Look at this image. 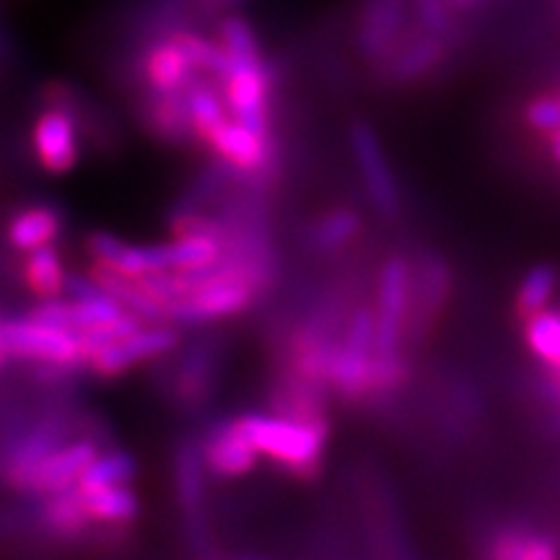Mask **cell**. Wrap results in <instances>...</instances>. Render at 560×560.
<instances>
[{"label": "cell", "instance_id": "16", "mask_svg": "<svg viewBox=\"0 0 560 560\" xmlns=\"http://www.w3.org/2000/svg\"><path fill=\"white\" fill-rule=\"evenodd\" d=\"M145 125L170 143H185L187 138H195L187 89L170 91V94L151 91V100L145 104Z\"/></svg>", "mask_w": 560, "mask_h": 560}, {"label": "cell", "instance_id": "12", "mask_svg": "<svg viewBox=\"0 0 560 560\" xmlns=\"http://www.w3.org/2000/svg\"><path fill=\"white\" fill-rule=\"evenodd\" d=\"M257 457H260V452L236 429V423H223L213 429L202 444L206 467L219 478H242V475L255 470Z\"/></svg>", "mask_w": 560, "mask_h": 560}, {"label": "cell", "instance_id": "27", "mask_svg": "<svg viewBox=\"0 0 560 560\" xmlns=\"http://www.w3.org/2000/svg\"><path fill=\"white\" fill-rule=\"evenodd\" d=\"M219 45L223 47L229 60H240V58H252V55H260V37H257L255 26L249 24L244 16H236L231 13L221 21L219 26Z\"/></svg>", "mask_w": 560, "mask_h": 560}, {"label": "cell", "instance_id": "32", "mask_svg": "<svg viewBox=\"0 0 560 560\" xmlns=\"http://www.w3.org/2000/svg\"><path fill=\"white\" fill-rule=\"evenodd\" d=\"M192 3H198L206 11H226L231 5H240L242 0H192Z\"/></svg>", "mask_w": 560, "mask_h": 560}, {"label": "cell", "instance_id": "11", "mask_svg": "<svg viewBox=\"0 0 560 560\" xmlns=\"http://www.w3.org/2000/svg\"><path fill=\"white\" fill-rule=\"evenodd\" d=\"M96 459V446L91 441H73L68 446H58L39 462L37 470L30 475L24 490L30 493L50 495L58 490L73 488L83 470Z\"/></svg>", "mask_w": 560, "mask_h": 560}, {"label": "cell", "instance_id": "5", "mask_svg": "<svg viewBox=\"0 0 560 560\" xmlns=\"http://www.w3.org/2000/svg\"><path fill=\"white\" fill-rule=\"evenodd\" d=\"M412 270L402 257L384 262L376 299V355H400L402 327L408 319Z\"/></svg>", "mask_w": 560, "mask_h": 560}, {"label": "cell", "instance_id": "1", "mask_svg": "<svg viewBox=\"0 0 560 560\" xmlns=\"http://www.w3.org/2000/svg\"><path fill=\"white\" fill-rule=\"evenodd\" d=\"M234 423L252 441L257 452L283 465L285 470L306 478L319 465L327 441V423L322 418L291 420L262 416V412H247Z\"/></svg>", "mask_w": 560, "mask_h": 560}, {"label": "cell", "instance_id": "35", "mask_svg": "<svg viewBox=\"0 0 560 560\" xmlns=\"http://www.w3.org/2000/svg\"><path fill=\"white\" fill-rule=\"evenodd\" d=\"M457 3H467V0H457Z\"/></svg>", "mask_w": 560, "mask_h": 560}, {"label": "cell", "instance_id": "26", "mask_svg": "<svg viewBox=\"0 0 560 560\" xmlns=\"http://www.w3.org/2000/svg\"><path fill=\"white\" fill-rule=\"evenodd\" d=\"M441 58V39L429 37L418 39L416 45L405 47V50L392 60V79L397 81H412L418 75L429 73V70L436 66V60Z\"/></svg>", "mask_w": 560, "mask_h": 560}, {"label": "cell", "instance_id": "21", "mask_svg": "<svg viewBox=\"0 0 560 560\" xmlns=\"http://www.w3.org/2000/svg\"><path fill=\"white\" fill-rule=\"evenodd\" d=\"M45 506H42V522H45V527L62 537L81 535L89 522V514L86 506H83V495L79 493V488L73 486L58 490V493L45 495Z\"/></svg>", "mask_w": 560, "mask_h": 560}, {"label": "cell", "instance_id": "15", "mask_svg": "<svg viewBox=\"0 0 560 560\" xmlns=\"http://www.w3.org/2000/svg\"><path fill=\"white\" fill-rule=\"evenodd\" d=\"M374 350L350 346L342 340L332 346L330 363H327V382L340 392L346 400H361L371 395V366H374Z\"/></svg>", "mask_w": 560, "mask_h": 560}, {"label": "cell", "instance_id": "3", "mask_svg": "<svg viewBox=\"0 0 560 560\" xmlns=\"http://www.w3.org/2000/svg\"><path fill=\"white\" fill-rule=\"evenodd\" d=\"M221 94L234 120L247 128L270 136V91H272V70L265 55H252V58L229 60L226 73H223Z\"/></svg>", "mask_w": 560, "mask_h": 560}, {"label": "cell", "instance_id": "30", "mask_svg": "<svg viewBox=\"0 0 560 560\" xmlns=\"http://www.w3.org/2000/svg\"><path fill=\"white\" fill-rule=\"evenodd\" d=\"M418 16L420 24H423L433 37H439V34L450 30V16H446L441 0H418Z\"/></svg>", "mask_w": 560, "mask_h": 560}, {"label": "cell", "instance_id": "8", "mask_svg": "<svg viewBox=\"0 0 560 560\" xmlns=\"http://www.w3.org/2000/svg\"><path fill=\"white\" fill-rule=\"evenodd\" d=\"M32 145L42 170L50 174H68L73 170L81 159L79 120L73 117V112L58 107V104L42 112L34 122Z\"/></svg>", "mask_w": 560, "mask_h": 560}, {"label": "cell", "instance_id": "23", "mask_svg": "<svg viewBox=\"0 0 560 560\" xmlns=\"http://www.w3.org/2000/svg\"><path fill=\"white\" fill-rule=\"evenodd\" d=\"M24 278L30 283V289L42 299H60L66 293V268L58 249L52 244L30 252L24 265Z\"/></svg>", "mask_w": 560, "mask_h": 560}, {"label": "cell", "instance_id": "10", "mask_svg": "<svg viewBox=\"0 0 560 560\" xmlns=\"http://www.w3.org/2000/svg\"><path fill=\"white\" fill-rule=\"evenodd\" d=\"M208 145L223 164L236 172L255 174L270 164V136L247 128V125L234 120V117H229L226 122L213 130V136L208 138Z\"/></svg>", "mask_w": 560, "mask_h": 560}, {"label": "cell", "instance_id": "28", "mask_svg": "<svg viewBox=\"0 0 560 560\" xmlns=\"http://www.w3.org/2000/svg\"><path fill=\"white\" fill-rule=\"evenodd\" d=\"M355 234H359V215L350 210H335L314 229V247L319 252H335L346 247Z\"/></svg>", "mask_w": 560, "mask_h": 560}, {"label": "cell", "instance_id": "18", "mask_svg": "<svg viewBox=\"0 0 560 560\" xmlns=\"http://www.w3.org/2000/svg\"><path fill=\"white\" fill-rule=\"evenodd\" d=\"M490 560H560V542L542 532L511 527L495 535L488 550Z\"/></svg>", "mask_w": 560, "mask_h": 560}, {"label": "cell", "instance_id": "25", "mask_svg": "<svg viewBox=\"0 0 560 560\" xmlns=\"http://www.w3.org/2000/svg\"><path fill=\"white\" fill-rule=\"evenodd\" d=\"M558 285V272L550 265H535L527 276L522 278L520 291H516V314L520 317H532L548 306Z\"/></svg>", "mask_w": 560, "mask_h": 560}, {"label": "cell", "instance_id": "29", "mask_svg": "<svg viewBox=\"0 0 560 560\" xmlns=\"http://www.w3.org/2000/svg\"><path fill=\"white\" fill-rule=\"evenodd\" d=\"M524 120L532 130L548 132V136H558L560 132V94H545L537 96L524 109Z\"/></svg>", "mask_w": 560, "mask_h": 560}, {"label": "cell", "instance_id": "22", "mask_svg": "<svg viewBox=\"0 0 560 560\" xmlns=\"http://www.w3.org/2000/svg\"><path fill=\"white\" fill-rule=\"evenodd\" d=\"M81 493V490H79ZM83 506H86L89 522L102 524H125L138 516L140 503L138 495L128 486H112L94 490V493H81Z\"/></svg>", "mask_w": 560, "mask_h": 560}, {"label": "cell", "instance_id": "7", "mask_svg": "<svg viewBox=\"0 0 560 560\" xmlns=\"http://www.w3.org/2000/svg\"><path fill=\"white\" fill-rule=\"evenodd\" d=\"M179 342V332L170 325H140L136 332L125 335L122 340L112 342V346L102 348L100 353H94L89 359V366L100 376H117L122 371L143 361L161 359V355L172 353Z\"/></svg>", "mask_w": 560, "mask_h": 560}, {"label": "cell", "instance_id": "13", "mask_svg": "<svg viewBox=\"0 0 560 560\" xmlns=\"http://www.w3.org/2000/svg\"><path fill=\"white\" fill-rule=\"evenodd\" d=\"M408 0H369L361 13L359 47L369 60L387 58L400 37Z\"/></svg>", "mask_w": 560, "mask_h": 560}, {"label": "cell", "instance_id": "6", "mask_svg": "<svg viewBox=\"0 0 560 560\" xmlns=\"http://www.w3.org/2000/svg\"><path fill=\"white\" fill-rule=\"evenodd\" d=\"M350 149H353L369 200L382 215H395L400 208V192H397V182L392 177L387 153L382 149L376 130L366 122H355L350 128Z\"/></svg>", "mask_w": 560, "mask_h": 560}, {"label": "cell", "instance_id": "9", "mask_svg": "<svg viewBox=\"0 0 560 560\" xmlns=\"http://www.w3.org/2000/svg\"><path fill=\"white\" fill-rule=\"evenodd\" d=\"M140 73H143V81L149 83V89L156 91V94L185 91L192 81L200 79L190 55L185 52V47L170 32L161 34L156 42H149L143 60H140Z\"/></svg>", "mask_w": 560, "mask_h": 560}, {"label": "cell", "instance_id": "24", "mask_svg": "<svg viewBox=\"0 0 560 560\" xmlns=\"http://www.w3.org/2000/svg\"><path fill=\"white\" fill-rule=\"evenodd\" d=\"M136 475V459L128 452H107L96 454V459L83 470L75 482L81 493H94V490L112 488V486H128Z\"/></svg>", "mask_w": 560, "mask_h": 560}, {"label": "cell", "instance_id": "31", "mask_svg": "<svg viewBox=\"0 0 560 560\" xmlns=\"http://www.w3.org/2000/svg\"><path fill=\"white\" fill-rule=\"evenodd\" d=\"M104 289L100 283H96L94 278H81V276H68L66 280V293H70L73 299H86V296H96V293H102Z\"/></svg>", "mask_w": 560, "mask_h": 560}, {"label": "cell", "instance_id": "17", "mask_svg": "<svg viewBox=\"0 0 560 560\" xmlns=\"http://www.w3.org/2000/svg\"><path fill=\"white\" fill-rule=\"evenodd\" d=\"M62 219L60 213L50 206H34L26 210H19L16 215L9 221L5 236H9L11 247L19 252H30L47 247L60 236Z\"/></svg>", "mask_w": 560, "mask_h": 560}, {"label": "cell", "instance_id": "20", "mask_svg": "<svg viewBox=\"0 0 560 560\" xmlns=\"http://www.w3.org/2000/svg\"><path fill=\"white\" fill-rule=\"evenodd\" d=\"M187 104H190V120H192V136L208 143L213 130L229 120V107L223 94L215 86H210L206 75L192 81L187 86Z\"/></svg>", "mask_w": 560, "mask_h": 560}, {"label": "cell", "instance_id": "34", "mask_svg": "<svg viewBox=\"0 0 560 560\" xmlns=\"http://www.w3.org/2000/svg\"><path fill=\"white\" fill-rule=\"evenodd\" d=\"M552 153H556V161L560 164V132L558 136H552Z\"/></svg>", "mask_w": 560, "mask_h": 560}, {"label": "cell", "instance_id": "14", "mask_svg": "<svg viewBox=\"0 0 560 560\" xmlns=\"http://www.w3.org/2000/svg\"><path fill=\"white\" fill-rule=\"evenodd\" d=\"M206 459H202V450L198 444H182L177 454V465H174V475H177V499L179 506L185 511V520L190 524L192 537H202V514H206Z\"/></svg>", "mask_w": 560, "mask_h": 560}, {"label": "cell", "instance_id": "4", "mask_svg": "<svg viewBox=\"0 0 560 560\" xmlns=\"http://www.w3.org/2000/svg\"><path fill=\"white\" fill-rule=\"evenodd\" d=\"M3 340L9 355L45 363V366L70 369L86 361L81 332L34 317L3 322Z\"/></svg>", "mask_w": 560, "mask_h": 560}, {"label": "cell", "instance_id": "33", "mask_svg": "<svg viewBox=\"0 0 560 560\" xmlns=\"http://www.w3.org/2000/svg\"><path fill=\"white\" fill-rule=\"evenodd\" d=\"M5 355H9V350H5V340H3V322H0V366H3Z\"/></svg>", "mask_w": 560, "mask_h": 560}, {"label": "cell", "instance_id": "2", "mask_svg": "<svg viewBox=\"0 0 560 560\" xmlns=\"http://www.w3.org/2000/svg\"><path fill=\"white\" fill-rule=\"evenodd\" d=\"M255 299V285L240 265L219 262L200 280L195 289L166 306V322H182V325H202L234 317L247 310Z\"/></svg>", "mask_w": 560, "mask_h": 560}, {"label": "cell", "instance_id": "19", "mask_svg": "<svg viewBox=\"0 0 560 560\" xmlns=\"http://www.w3.org/2000/svg\"><path fill=\"white\" fill-rule=\"evenodd\" d=\"M60 441V429L55 423H45L42 429H37L32 436H26L21 444L13 450V454L5 462V480L11 486H16L24 490L30 475L37 470V465L47 457L52 450H58Z\"/></svg>", "mask_w": 560, "mask_h": 560}]
</instances>
